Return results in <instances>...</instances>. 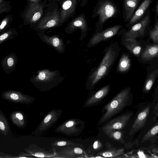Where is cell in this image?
I'll list each match as a JSON object with an SVG mask.
<instances>
[{"label": "cell", "mask_w": 158, "mask_h": 158, "mask_svg": "<svg viewBox=\"0 0 158 158\" xmlns=\"http://www.w3.org/2000/svg\"><path fill=\"white\" fill-rule=\"evenodd\" d=\"M13 15L10 14L8 15L2 20L0 25L1 34L7 30L13 21Z\"/></svg>", "instance_id": "34"}, {"label": "cell", "mask_w": 158, "mask_h": 158, "mask_svg": "<svg viewBox=\"0 0 158 158\" xmlns=\"http://www.w3.org/2000/svg\"><path fill=\"white\" fill-rule=\"evenodd\" d=\"M54 158H78L87 157L84 150L77 146H68L61 150L56 151Z\"/></svg>", "instance_id": "16"}, {"label": "cell", "mask_w": 158, "mask_h": 158, "mask_svg": "<svg viewBox=\"0 0 158 158\" xmlns=\"http://www.w3.org/2000/svg\"><path fill=\"white\" fill-rule=\"evenodd\" d=\"M106 149L97 152L96 157H114L121 155L124 153V148H116L112 146L108 142L106 144Z\"/></svg>", "instance_id": "23"}, {"label": "cell", "mask_w": 158, "mask_h": 158, "mask_svg": "<svg viewBox=\"0 0 158 158\" xmlns=\"http://www.w3.org/2000/svg\"><path fill=\"white\" fill-rule=\"evenodd\" d=\"M141 0H123V17L125 22H128L132 17Z\"/></svg>", "instance_id": "20"}, {"label": "cell", "mask_w": 158, "mask_h": 158, "mask_svg": "<svg viewBox=\"0 0 158 158\" xmlns=\"http://www.w3.org/2000/svg\"><path fill=\"white\" fill-rule=\"evenodd\" d=\"M131 66V61L129 56L125 53H123L119 59L117 66V71L120 73L127 72Z\"/></svg>", "instance_id": "26"}, {"label": "cell", "mask_w": 158, "mask_h": 158, "mask_svg": "<svg viewBox=\"0 0 158 158\" xmlns=\"http://www.w3.org/2000/svg\"><path fill=\"white\" fill-rule=\"evenodd\" d=\"M158 55V43L147 46L141 55V58L144 60H149Z\"/></svg>", "instance_id": "27"}, {"label": "cell", "mask_w": 158, "mask_h": 158, "mask_svg": "<svg viewBox=\"0 0 158 158\" xmlns=\"http://www.w3.org/2000/svg\"><path fill=\"white\" fill-rule=\"evenodd\" d=\"M151 10L148 9L144 16L130 27L123 34L125 38L135 39L144 35L151 23Z\"/></svg>", "instance_id": "7"}, {"label": "cell", "mask_w": 158, "mask_h": 158, "mask_svg": "<svg viewBox=\"0 0 158 158\" xmlns=\"http://www.w3.org/2000/svg\"><path fill=\"white\" fill-rule=\"evenodd\" d=\"M158 133V123L149 130L143 138L142 142L152 137Z\"/></svg>", "instance_id": "35"}, {"label": "cell", "mask_w": 158, "mask_h": 158, "mask_svg": "<svg viewBox=\"0 0 158 158\" xmlns=\"http://www.w3.org/2000/svg\"><path fill=\"white\" fill-rule=\"evenodd\" d=\"M92 145L93 152H97L101 151L103 147V143L99 140L95 141Z\"/></svg>", "instance_id": "37"}, {"label": "cell", "mask_w": 158, "mask_h": 158, "mask_svg": "<svg viewBox=\"0 0 158 158\" xmlns=\"http://www.w3.org/2000/svg\"><path fill=\"white\" fill-rule=\"evenodd\" d=\"M123 45L132 53L139 56L142 48L135 39L124 38L121 41Z\"/></svg>", "instance_id": "25"}, {"label": "cell", "mask_w": 158, "mask_h": 158, "mask_svg": "<svg viewBox=\"0 0 158 158\" xmlns=\"http://www.w3.org/2000/svg\"><path fill=\"white\" fill-rule=\"evenodd\" d=\"M124 132L122 130H115L110 132L106 135L111 139L124 144L125 143L123 138Z\"/></svg>", "instance_id": "31"}, {"label": "cell", "mask_w": 158, "mask_h": 158, "mask_svg": "<svg viewBox=\"0 0 158 158\" xmlns=\"http://www.w3.org/2000/svg\"><path fill=\"white\" fill-rule=\"evenodd\" d=\"M121 48L117 41L111 43L104 49V54L100 63L92 69L88 77L85 87L91 91L96 85L110 73L118 56Z\"/></svg>", "instance_id": "1"}, {"label": "cell", "mask_w": 158, "mask_h": 158, "mask_svg": "<svg viewBox=\"0 0 158 158\" xmlns=\"http://www.w3.org/2000/svg\"><path fill=\"white\" fill-rule=\"evenodd\" d=\"M64 78L58 70L45 69L38 70L30 81L39 90L46 92L58 85Z\"/></svg>", "instance_id": "3"}, {"label": "cell", "mask_w": 158, "mask_h": 158, "mask_svg": "<svg viewBox=\"0 0 158 158\" xmlns=\"http://www.w3.org/2000/svg\"><path fill=\"white\" fill-rule=\"evenodd\" d=\"M88 0H81V5L82 7H84L87 4Z\"/></svg>", "instance_id": "41"}, {"label": "cell", "mask_w": 158, "mask_h": 158, "mask_svg": "<svg viewBox=\"0 0 158 158\" xmlns=\"http://www.w3.org/2000/svg\"><path fill=\"white\" fill-rule=\"evenodd\" d=\"M155 11L156 15H158V0H157L155 7Z\"/></svg>", "instance_id": "42"}, {"label": "cell", "mask_w": 158, "mask_h": 158, "mask_svg": "<svg viewBox=\"0 0 158 158\" xmlns=\"http://www.w3.org/2000/svg\"><path fill=\"white\" fill-rule=\"evenodd\" d=\"M149 34L150 38L153 41L158 43V18L156 16L155 17L153 28L150 30Z\"/></svg>", "instance_id": "33"}, {"label": "cell", "mask_w": 158, "mask_h": 158, "mask_svg": "<svg viewBox=\"0 0 158 158\" xmlns=\"http://www.w3.org/2000/svg\"><path fill=\"white\" fill-rule=\"evenodd\" d=\"M62 113V110L59 109H54L50 111L46 115L32 134L41 135L46 132L58 121Z\"/></svg>", "instance_id": "9"}, {"label": "cell", "mask_w": 158, "mask_h": 158, "mask_svg": "<svg viewBox=\"0 0 158 158\" xmlns=\"http://www.w3.org/2000/svg\"><path fill=\"white\" fill-rule=\"evenodd\" d=\"M158 75V69L153 71L149 75L144 87V90L145 92L148 91L151 89Z\"/></svg>", "instance_id": "32"}, {"label": "cell", "mask_w": 158, "mask_h": 158, "mask_svg": "<svg viewBox=\"0 0 158 158\" xmlns=\"http://www.w3.org/2000/svg\"><path fill=\"white\" fill-rule=\"evenodd\" d=\"M120 13L119 8L113 0H98L91 16L93 18L98 17L95 32L102 31L105 22L109 18H117Z\"/></svg>", "instance_id": "4"}, {"label": "cell", "mask_w": 158, "mask_h": 158, "mask_svg": "<svg viewBox=\"0 0 158 158\" xmlns=\"http://www.w3.org/2000/svg\"><path fill=\"white\" fill-rule=\"evenodd\" d=\"M0 158H18L17 156L13 155L11 154H6L3 152H0Z\"/></svg>", "instance_id": "38"}, {"label": "cell", "mask_w": 158, "mask_h": 158, "mask_svg": "<svg viewBox=\"0 0 158 158\" xmlns=\"http://www.w3.org/2000/svg\"><path fill=\"white\" fill-rule=\"evenodd\" d=\"M78 29L81 31V34L79 39L80 40H81L86 37L89 29L84 13L81 14L69 22L65 27L64 31L66 33L70 34Z\"/></svg>", "instance_id": "12"}, {"label": "cell", "mask_w": 158, "mask_h": 158, "mask_svg": "<svg viewBox=\"0 0 158 158\" xmlns=\"http://www.w3.org/2000/svg\"><path fill=\"white\" fill-rule=\"evenodd\" d=\"M51 146L53 148L56 147H62L68 146H75L83 148V145L81 143H77L67 140H56L52 142Z\"/></svg>", "instance_id": "30"}, {"label": "cell", "mask_w": 158, "mask_h": 158, "mask_svg": "<svg viewBox=\"0 0 158 158\" xmlns=\"http://www.w3.org/2000/svg\"><path fill=\"white\" fill-rule=\"evenodd\" d=\"M18 61L16 54L13 52H11L2 58L1 61L2 67L6 73L10 74L15 68Z\"/></svg>", "instance_id": "21"}, {"label": "cell", "mask_w": 158, "mask_h": 158, "mask_svg": "<svg viewBox=\"0 0 158 158\" xmlns=\"http://www.w3.org/2000/svg\"><path fill=\"white\" fill-rule=\"evenodd\" d=\"M27 2L31 3H38L42 2L44 0H26Z\"/></svg>", "instance_id": "40"}, {"label": "cell", "mask_w": 158, "mask_h": 158, "mask_svg": "<svg viewBox=\"0 0 158 158\" xmlns=\"http://www.w3.org/2000/svg\"><path fill=\"white\" fill-rule=\"evenodd\" d=\"M130 92L129 87L123 89L103 106L102 110L103 115L99 120L98 125L100 126L106 123L121 112L128 105Z\"/></svg>", "instance_id": "2"}, {"label": "cell", "mask_w": 158, "mask_h": 158, "mask_svg": "<svg viewBox=\"0 0 158 158\" xmlns=\"http://www.w3.org/2000/svg\"><path fill=\"white\" fill-rule=\"evenodd\" d=\"M150 111V107L147 106L140 112L134 123L129 132L131 135L142 128L144 125Z\"/></svg>", "instance_id": "22"}, {"label": "cell", "mask_w": 158, "mask_h": 158, "mask_svg": "<svg viewBox=\"0 0 158 158\" xmlns=\"http://www.w3.org/2000/svg\"><path fill=\"white\" fill-rule=\"evenodd\" d=\"M9 125L8 120L3 112L0 110V131L5 136L8 134L9 131Z\"/></svg>", "instance_id": "28"}, {"label": "cell", "mask_w": 158, "mask_h": 158, "mask_svg": "<svg viewBox=\"0 0 158 158\" xmlns=\"http://www.w3.org/2000/svg\"><path fill=\"white\" fill-rule=\"evenodd\" d=\"M18 158H32L34 157V156H32L31 154L28 153L26 152L25 153L23 152H20L17 155Z\"/></svg>", "instance_id": "39"}, {"label": "cell", "mask_w": 158, "mask_h": 158, "mask_svg": "<svg viewBox=\"0 0 158 158\" xmlns=\"http://www.w3.org/2000/svg\"><path fill=\"white\" fill-rule=\"evenodd\" d=\"M62 0H48V2H59Z\"/></svg>", "instance_id": "43"}, {"label": "cell", "mask_w": 158, "mask_h": 158, "mask_svg": "<svg viewBox=\"0 0 158 158\" xmlns=\"http://www.w3.org/2000/svg\"><path fill=\"white\" fill-rule=\"evenodd\" d=\"M1 97L4 100L19 104H32L35 100L33 97L24 94L20 91L15 90L4 91L2 94Z\"/></svg>", "instance_id": "14"}, {"label": "cell", "mask_w": 158, "mask_h": 158, "mask_svg": "<svg viewBox=\"0 0 158 158\" xmlns=\"http://www.w3.org/2000/svg\"><path fill=\"white\" fill-rule=\"evenodd\" d=\"M48 3V0H44L38 3H27L21 15L23 24L33 27L42 17Z\"/></svg>", "instance_id": "6"}, {"label": "cell", "mask_w": 158, "mask_h": 158, "mask_svg": "<svg viewBox=\"0 0 158 158\" xmlns=\"http://www.w3.org/2000/svg\"><path fill=\"white\" fill-rule=\"evenodd\" d=\"M40 39L46 44L51 46L59 53L65 52V46L63 39L58 35L49 36L44 31H41L37 33Z\"/></svg>", "instance_id": "15"}, {"label": "cell", "mask_w": 158, "mask_h": 158, "mask_svg": "<svg viewBox=\"0 0 158 158\" xmlns=\"http://www.w3.org/2000/svg\"><path fill=\"white\" fill-rule=\"evenodd\" d=\"M123 26L118 24L107 28L100 32H95L88 43V48L93 47L101 42L106 41L117 35Z\"/></svg>", "instance_id": "10"}, {"label": "cell", "mask_w": 158, "mask_h": 158, "mask_svg": "<svg viewBox=\"0 0 158 158\" xmlns=\"http://www.w3.org/2000/svg\"><path fill=\"white\" fill-rule=\"evenodd\" d=\"M81 2V0H62L59 2L61 26L75 14L77 6Z\"/></svg>", "instance_id": "13"}, {"label": "cell", "mask_w": 158, "mask_h": 158, "mask_svg": "<svg viewBox=\"0 0 158 158\" xmlns=\"http://www.w3.org/2000/svg\"><path fill=\"white\" fill-rule=\"evenodd\" d=\"M84 125V122L80 119H71L60 125L55 129L54 131L67 136H76L81 133Z\"/></svg>", "instance_id": "8"}, {"label": "cell", "mask_w": 158, "mask_h": 158, "mask_svg": "<svg viewBox=\"0 0 158 158\" xmlns=\"http://www.w3.org/2000/svg\"><path fill=\"white\" fill-rule=\"evenodd\" d=\"M111 85H106L102 87L93 95L89 97L84 103L83 107H91L99 104L110 91Z\"/></svg>", "instance_id": "17"}, {"label": "cell", "mask_w": 158, "mask_h": 158, "mask_svg": "<svg viewBox=\"0 0 158 158\" xmlns=\"http://www.w3.org/2000/svg\"><path fill=\"white\" fill-rule=\"evenodd\" d=\"M60 12L58 2H48L42 17L34 26V30L38 32H45L51 28L60 27Z\"/></svg>", "instance_id": "5"}, {"label": "cell", "mask_w": 158, "mask_h": 158, "mask_svg": "<svg viewBox=\"0 0 158 158\" xmlns=\"http://www.w3.org/2000/svg\"><path fill=\"white\" fill-rule=\"evenodd\" d=\"M11 6L9 1L0 0V14L8 12L10 11Z\"/></svg>", "instance_id": "36"}, {"label": "cell", "mask_w": 158, "mask_h": 158, "mask_svg": "<svg viewBox=\"0 0 158 158\" xmlns=\"http://www.w3.org/2000/svg\"><path fill=\"white\" fill-rule=\"evenodd\" d=\"M18 34V32L14 28L7 29L2 33L0 35V44L14 38Z\"/></svg>", "instance_id": "29"}, {"label": "cell", "mask_w": 158, "mask_h": 158, "mask_svg": "<svg viewBox=\"0 0 158 158\" xmlns=\"http://www.w3.org/2000/svg\"><path fill=\"white\" fill-rule=\"evenodd\" d=\"M24 150L32 156L37 157L54 158L57 155L55 148H53L52 151H48L33 143L30 144Z\"/></svg>", "instance_id": "18"}, {"label": "cell", "mask_w": 158, "mask_h": 158, "mask_svg": "<svg viewBox=\"0 0 158 158\" xmlns=\"http://www.w3.org/2000/svg\"><path fill=\"white\" fill-rule=\"evenodd\" d=\"M10 118L12 123L19 128L26 127L27 123V118L23 112L16 110L11 112L9 115Z\"/></svg>", "instance_id": "24"}, {"label": "cell", "mask_w": 158, "mask_h": 158, "mask_svg": "<svg viewBox=\"0 0 158 158\" xmlns=\"http://www.w3.org/2000/svg\"><path fill=\"white\" fill-rule=\"evenodd\" d=\"M133 114L132 112H129L112 119L103 125L102 128L103 131L106 135L114 130H123Z\"/></svg>", "instance_id": "11"}, {"label": "cell", "mask_w": 158, "mask_h": 158, "mask_svg": "<svg viewBox=\"0 0 158 158\" xmlns=\"http://www.w3.org/2000/svg\"><path fill=\"white\" fill-rule=\"evenodd\" d=\"M153 0H143L138 7L132 17L126 24V26L130 27L141 19L146 14Z\"/></svg>", "instance_id": "19"}]
</instances>
